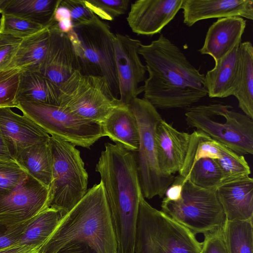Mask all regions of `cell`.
<instances>
[{
    "label": "cell",
    "instance_id": "1",
    "mask_svg": "<svg viewBox=\"0 0 253 253\" xmlns=\"http://www.w3.org/2000/svg\"><path fill=\"white\" fill-rule=\"evenodd\" d=\"M146 63L144 98L156 109L187 108L208 95L204 74L176 44L161 35L138 50Z\"/></svg>",
    "mask_w": 253,
    "mask_h": 253
},
{
    "label": "cell",
    "instance_id": "2",
    "mask_svg": "<svg viewBox=\"0 0 253 253\" xmlns=\"http://www.w3.org/2000/svg\"><path fill=\"white\" fill-rule=\"evenodd\" d=\"M73 242L85 243L97 253H117V243L102 183L87 190L63 215L42 253H56Z\"/></svg>",
    "mask_w": 253,
    "mask_h": 253
},
{
    "label": "cell",
    "instance_id": "3",
    "mask_svg": "<svg viewBox=\"0 0 253 253\" xmlns=\"http://www.w3.org/2000/svg\"><path fill=\"white\" fill-rule=\"evenodd\" d=\"M202 245L189 229L141 196L134 253H200Z\"/></svg>",
    "mask_w": 253,
    "mask_h": 253
},
{
    "label": "cell",
    "instance_id": "4",
    "mask_svg": "<svg viewBox=\"0 0 253 253\" xmlns=\"http://www.w3.org/2000/svg\"><path fill=\"white\" fill-rule=\"evenodd\" d=\"M67 35L77 55L79 71L84 75L104 78L113 95L119 99L115 34L110 26L95 15L88 23L74 25Z\"/></svg>",
    "mask_w": 253,
    "mask_h": 253
},
{
    "label": "cell",
    "instance_id": "5",
    "mask_svg": "<svg viewBox=\"0 0 253 253\" xmlns=\"http://www.w3.org/2000/svg\"><path fill=\"white\" fill-rule=\"evenodd\" d=\"M188 126L243 155L253 154V119L222 103L192 106L185 113Z\"/></svg>",
    "mask_w": 253,
    "mask_h": 253
},
{
    "label": "cell",
    "instance_id": "6",
    "mask_svg": "<svg viewBox=\"0 0 253 253\" xmlns=\"http://www.w3.org/2000/svg\"><path fill=\"white\" fill-rule=\"evenodd\" d=\"M128 106L138 127V149L133 153L142 194L148 199L157 196L162 198L175 178L164 175L159 167L155 136L163 119L157 109L144 98H134Z\"/></svg>",
    "mask_w": 253,
    "mask_h": 253
},
{
    "label": "cell",
    "instance_id": "7",
    "mask_svg": "<svg viewBox=\"0 0 253 253\" xmlns=\"http://www.w3.org/2000/svg\"><path fill=\"white\" fill-rule=\"evenodd\" d=\"M52 178L49 187V207L64 215L84 197L88 174L80 151L70 142L50 136Z\"/></svg>",
    "mask_w": 253,
    "mask_h": 253
},
{
    "label": "cell",
    "instance_id": "8",
    "mask_svg": "<svg viewBox=\"0 0 253 253\" xmlns=\"http://www.w3.org/2000/svg\"><path fill=\"white\" fill-rule=\"evenodd\" d=\"M59 106L78 117L101 125L122 105L106 80L100 76L75 71L59 87Z\"/></svg>",
    "mask_w": 253,
    "mask_h": 253
},
{
    "label": "cell",
    "instance_id": "9",
    "mask_svg": "<svg viewBox=\"0 0 253 253\" xmlns=\"http://www.w3.org/2000/svg\"><path fill=\"white\" fill-rule=\"evenodd\" d=\"M182 184L181 198L177 201L163 199L161 211L195 235L222 228L226 220L216 189L200 188L188 180L183 179Z\"/></svg>",
    "mask_w": 253,
    "mask_h": 253
},
{
    "label": "cell",
    "instance_id": "10",
    "mask_svg": "<svg viewBox=\"0 0 253 253\" xmlns=\"http://www.w3.org/2000/svg\"><path fill=\"white\" fill-rule=\"evenodd\" d=\"M17 108L50 136L58 137L75 146L89 148L105 136L100 124L81 119L60 106L21 103Z\"/></svg>",
    "mask_w": 253,
    "mask_h": 253
},
{
    "label": "cell",
    "instance_id": "11",
    "mask_svg": "<svg viewBox=\"0 0 253 253\" xmlns=\"http://www.w3.org/2000/svg\"><path fill=\"white\" fill-rule=\"evenodd\" d=\"M49 208V188L27 173L18 185L0 196V225L6 230L26 228Z\"/></svg>",
    "mask_w": 253,
    "mask_h": 253
},
{
    "label": "cell",
    "instance_id": "12",
    "mask_svg": "<svg viewBox=\"0 0 253 253\" xmlns=\"http://www.w3.org/2000/svg\"><path fill=\"white\" fill-rule=\"evenodd\" d=\"M141 42L127 35L115 34V63L121 102L128 105L143 92L140 85L146 80L147 68L140 58L138 50Z\"/></svg>",
    "mask_w": 253,
    "mask_h": 253
},
{
    "label": "cell",
    "instance_id": "13",
    "mask_svg": "<svg viewBox=\"0 0 253 253\" xmlns=\"http://www.w3.org/2000/svg\"><path fill=\"white\" fill-rule=\"evenodd\" d=\"M183 0H138L130 4L126 17L132 31L137 35L160 33L181 9Z\"/></svg>",
    "mask_w": 253,
    "mask_h": 253
},
{
    "label": "cell",
    "instance_id": "14",
    "mask_svg": "<svg viewBox=\"0 0 253 253\" xmlns=\"http://www.w3.org/2000/svg\"><path fill=\"white\" fill-rule=\"evenodd\" d=\"M0 130L4 141L15 160L16 155L31 146L49 141L50 136L30 117L0 108Z\"/></svg>",
    "mask_w": 253,
    "mask_h": 253
},
{
    "label": "cell",
    "instance_id": "15",
    "mask_svg": "<svg viewBox=\"0 0 253 253\" xmlns=\"http://www.w3.org/2000/svg\"><path fill=\"white\" fill-rule=\"evenodd\" d=\"M49 33L47 52L40 73L59 87L79 70V65L68 36L58 29L57 23L49 28Z\"/></svg>",
    "mask_w": 253,
    "mask_h": 253
},
{
    "label": "cell",
    "instance_id": "16",
    "mask_svg": "<svg viewBox=\"0 0 253 253\" xmlns=\"http://www.w3.org/2000/svg\"><path fill=\"white\" fill-rule=\"evenodd\" d=\"M159 167L166 176H172L181 169L187 151L190 134L180 131L162 119L156 131Z\"/></svg>",
    "mask_w": 253,
    "mask_h": 253
},
{
    "label": "cell",
    "instance_id": "17",
    "mask_svg": "<svg viewBox=\"0 0 253 253\" xmlns=\"http://www.w3.org/2000/svg\"><path fill=\"white\" fill-rule=\"evenodd\" d=\"M183 23L191 27L210 18L232 16L253 19V0H183Z\"/></svg>",
    "mask_w": 253,
    "mask_h": 253
},
{
    "label": "cell",
    "instance_id": "18",
    "mask_svg": "<svg viewBox=\"0 0 253 253\" xmlns=\"http://www.w3.org/2000/svg\"><path fill=\"white\" fill-rule=\"evenodd\" d=\"M246 26V21L241 17L218 19L208 29L204 44L199 51L210 55L215 62H217L241 42Z\"/></svg>",
    "mask_w": 253,
    "mask_h": 253
},
{
    "label": "cell",
    "instance_id": "19",
    "mask_svg": "<svg viewBox=\"0 0 253 253\" xmlns=\"http://www.w3.org/2000/svg\"><path fill=\"white\" fill-rule=\"evenodd\" d=\"M227 221L253 217V179L250 176L224 183L216 190Z\"/></svg>",
    "mask_w": 253,
    "mask_h": 253
},
{
    "label": "cell",
    "instance_id": "20",
    "mask_svg": "<svg viewBox=\"0 0 253 253\" xmlns=\"http://www.w3.org/2000/svg\"><path fill=\"white\" fill-rule=\"evenodd\" d=\"M237 43L225 56L215 62L205 75L208 95L211 98L233 95L239 82L241 53Z\"/></svg>",
    "mask_w": 253,
    "mask_h": 253
},
{
    "label": "cell",
    "instance_id": "21",
    "mask_svg": "<svg viewBox=\"0 0 253 253\" xmlns=\"http://www.w3.org/2000/svg\"><path fill=\"white\" fill-rule=\"evenodd\" d=\"M105 136L131 152L139 145V130L136 119L128 105L114 109L101 124Z\"/></svg>",
    "mask_w": 253,
    "mask_h": 253
},
{
    "label": "cell",
    "instance_id": "22",
    "mask_svg": "<svg viewBox=\"0 0 253 253\" xmlns=\"http://www.w3.org/2000/svg\"><path fill=\"white\" fill-rule=\"evenodd\" d=\"M59 88L38 72H21L16 97L17 105L36 103L59 106Z\"/></svg>",
    "mask_w": 253,
    "mask_h": 253
},
{
    "label": "cell",
    "instance_id": "23",
    "mask_svg": "<svg viewBox=\"0 0 253 253\" xmlns=\"http://www.w3.org/2000/svg\"><path fill=\"white\" fill-rule=\"evenodd\" d=\"M61 0H0V13L19 17L44 28L56 22L55 10Z\"/></svg>",
    "mask_w": 253,
    "mask_h": 253
},
{
    "label": "cell",
    "instance_id": "24",
    "mask_svg": "<svg viewBox=\"0 0 253 253\" xmlns=\"http://www.w3.org/2000/svg\"><path fill=\"white\" fill-rule=\"evenodd\" d=\"M49 37V28H46L22 39L7 68L40 72L46 56Z\"/></svg>",
    "mask_w": 253,
    "mask_h": 253
},
{
    "label": "cell",
    "instance_id": "25",
    "mask_svg": "<svg viewBox=\"0 0 253 253\" xmlns=\"http://www.w3.org/2000/svg\"><path fill=\"white\" fill-rule=\"evenodd\" d=\"M15 160L28 174L49 188L52 178L49 141L23 149L16 155Z\"/></svg>",
    "mask_w": 253,
    "mask_h": 253
},
{
    "label": "cell",
    "instance_id": "26",
    "mask_svg": "<svg viewBox=\"0 0 253 253\" xmlns=\"http://www.w3.org/2000/svg\"><path fill=\"white\" fill-rule=\"evenodd\" d=\"M239 82L234 96L244 114L253 119V46L250 42H241Z\"/></svg>",
    "mask_w": 253,
    "mask_h": 253
},
{
    "label": "cell",
    "instance_id": "27",
    "mask_svg": "<svg viewBox=\"0 0 253 253\" xmlns=\"http://www.w3.org/2000/svg\"><path fill=\"white\" fill-rule=\"evenodd\" d=\"M220 155L219 143L204 132L196 130L190 134L189 145L179 176L186 179L194 164L206 158L218 159Z\"/></svg>",
    "mask_w": 253,
    "mask_h": 253
},
{
    "label": "cell",
    "instance_id": "28",
    "mask_svg": "<svg viewBox=\"0 0 253 253\" xmlns=\"http://www.w3.org/2000/svg\"><path fill=\"white\" fill-rule=\"evenodd\" d=\"M62 216L59 211L50 207L47 208L25 228L19 244L37 245L46 243Z\"/></svg>",
    "mask_w": 253,
    "mask_h": 253
},
{
    "label": "cell",
    "instance_id": "29",
    "mask_svg": "<svg viewBox=\"0 0 253 253\" xmlns=\"http://www.w3.org/2000/svg\"><path fill=\"white\" fill-rule=\"evenodd\" d=\"M222 232L229 253H253V219L226 220Z\"/></svg>",
    "mask_w": 253,
    "mask_h": 253
},
{
    "label": "cell",
    "instance_id": "30",
    "mask_svg": "<svg viewBox=\"0 0 253 253\" xmlns=\"http://www.w3.org/2000/svg\"><path fill=\"white\" fill-rule=\"evenodd\" d=\"M187 180L199 188L211 189L223 183V176L216 159L206 158L194 164L186 178H183Z\"/></svg>",
    "mask_w": 253,
    "mask_h": 253
},
{
    "label": "cell",
    "instance_id": "31",
    "mask_svg": "<svg viewBox=\"0 0 253 253\" xmlns=\"http://www.w3.org/2000/svg\"><path fill=\"white\" fill-rule=\"evenodd\" d=\"M219 147L220 155L216 160L222 172V184L250 176V167L243 155L235 153L220 143Z\"/></svg>",
    "mask_w": 253,
    "mask_h": 253
},
{
    "label": "cell",
    "instance_id": "32",
    "mask_svg": "<svg viewBox=\"0 0 253 253\" xmlns=\"http://www.w3.org/2000/svg\"><path fill=\"white\" fill-rule=\"evenodd\" d=\"M46 28L15 16L2 14L0 18V33L23 39Z\"/></svg>",
    "mask_w": 253,
    "mask_h": 253
},
{
    "label": "cell",
    "instance_id": "33",
    "mask_svg": "<svg viewBox=\"0 0 253 253\" xmlns=\"http://www.w3.org/2000/svg\"><path fill=\"white\" fill-rule=\"evenodd\" d=\"M21 71L7 68L0 71V108H17L16 97Z\"/></svg>",
    "mask_w": 253,
    "mask_h": 253
},
{
    "label": "cell",
    "instance_id": "34",
    "mask_svg": "<svg viewBox=\"0 0 253 253\" xmlns=\"http://www.w3.org/2000/svg\"><path fill=\"white\" fill-rule=\"evenodd\" d=\"M130 0H84L85 6L100 19L112 21L124 14Z\"/></svg>",
    "mask_w": 253,
    "mask_h": 253
},
{
    "label": "cell",
    "instance_id": "35",
    "mask_svg": "<svg viewBox=\"0 0 253 253\" xmlns=\"http://www.w3.org/2000/svg\"><path fill=\"white\" fill-rule=\"evenodd\" d=\"M27 175L15 161L0 160V196L15 188Z\"/></svg>",
    "mask_w": 253,
    "mask_h": 253
},
{
    "label": "cell",
    "instance_id": "36",
    "mask_svg": "<svg viewBox=\"0 0 253 253\" xmlns=\"http://www.w3.org/2000/svg\"><path fill=\"white\" fill-rule=\"evenodd\" d=\"M60 4L69 9L73 26L88 23L95 16L83 0H61Z\"/></svg>",
    "mask_w": 253,
    "mask_h": 253
},
{
    "label": "cell",
    "instance_id": "37",
    "mask_svg": "<svg viewBox=\"0 0 253 253\" xmlns=\"http://www.w3.org/2000/svg\"><path fill=\"white\" fill-rule=\"evenodd\" d=\"M22 40L0 33V71L8 67Z\"/></svg>",
    "mask_w": 253,
    "mask_h": 253
},
{
    "label": "cell",
    "instance_id": "38",
    "mask_svg": "<svg viewBox=\"0 0 253 253\" xmlns=\"http://www.w3.org/2000/svg\"><path fill=\"white\" fill-rule=\"evenodd\" d=\"M222 227L204 235L200 253H229L224 238Z\"/></svg>",
    "mask_w": 253,
    "mask_h": 253
},
{
    "label": "cell",
    "instance_id": "39",
    "mask_svg": "<svg viewBox=\"0 0 253 253\" xmlns=\"http://www.w3.org/2000/svg\"><path fill=\"white\" fill-rule=\"evenodd\" d=\"M25 228L23 227L13 230H5L3 232H0V250L19 244Z\"/></svg>",
    "mask_w": 253,
    "mask_h": 253
},
{
    "label": "cell",
    "instance_id": "40",
    "mask_svg": "<svg viewBox=\"0 0 253 253\" xmlns=\"http://www.w3.org/2000/svg\"><path fill=\"white\" fill-rule=\"evenodd\" d=\"M46 243L37 245L18 244L0 250V253H42Z\"/></svg>",
    "mask_w": 253,
    "mask_h": 253
},
{
    "label": "cell",
    "instance_id": "41",
    "mask_svg": "<svg viewBox=\"0 0 253 253\" xmlns=\"http://www.w3.org/2000/svg\"><path fill=\"white\" fill-rule=\"evenodd\" d=\"M183 178L179 175L174 178L173 182L167 189L165 195L163 199L166 201H177L179 200L182 195L183 185L182 181Z\"/></svg>",
    "mask_w": 253,
    "mask_h": 253
},
{
    "label": "cell",
    "instance_id": "42",
    "mask_svg": "<svg viewBox=\"0 0 253 253\" xmlns=\"http://www.w3.org/2000/svg\"><path fill=\"white\" fill-rule=\"evenodd\" d=\"M56 253H97V252L85 243L73 242L62 247Z\"/></svg>",
    "mask_w": 253,
    "mask_h": 253
},
{
    "label": "cell",
    "instance_id": "43",
    "mask_svg": "<svg viewBox=\"0 0 253 253\" xmlns=\"http://www.w3.org/2000/svg\"><path fill=\"white\" fill-rule=\"evenodd\" d=\"M67 19L71 20L70 11L66 6L60 4L55 11L54 20L57 23Z\"/></svg>",
    "mask_w": 253,
    "mask_h": 253
},
{
    "label": "cell",
    "instance_id": "44",
    "mask_svg": "<svg viewBox=\"0 0 253 253\" xmlns=\"http://www.w3.org/2000/svg\"><path fill=\"white\" fill-rule=\"evenodd\" d=\"M0 160L15 161L6 145L0 130Z\"/></svg>",
    "mask_w": 253,
    "mask_h": 253
},
{
    "label": "cell",
    "instance_id": "45",
    "mask_svg": "<svg viewBox=\"0 0 253 253\" xmlns=\"http://www.w3.org/2000/svg\"><path fill=\"white\" fill-rule=\"evenodd\" d=\"M58 29L62 33L68 34L73 29V24L71 20H62L57 23Z\"/></svg>",
    "mask_w": 253,
    "mask_h": 253
}]
</instances>
